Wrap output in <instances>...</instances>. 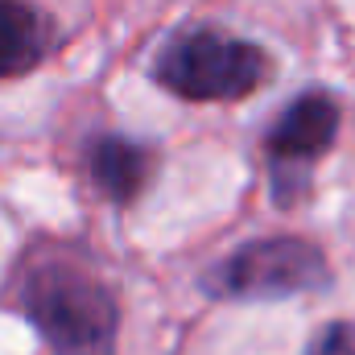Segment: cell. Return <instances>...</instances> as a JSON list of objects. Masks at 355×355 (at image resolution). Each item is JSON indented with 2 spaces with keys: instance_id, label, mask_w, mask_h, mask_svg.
<instances>
[{
  "instance_id": "obj_4",
  "label": "cell",
  "mask_w": 355,
  "mask_h": 355,
  "mask_svg": "<svg viewBox=\"0 0 355 355\" xmlns=\"http://www.w3.org/2000/svg\"><path fill=\"white\" fill-rule=\"evenodd\" d=\"M335 137H339V103L327 91H302L272 120L265 137V153L277 207H293L306 194L314 162L335 145Z\"/></svg>"
},
{
  "instance_id": "obj_1",
  "label": "cell",
  "mask_w": 355,
  "mask_h": 355,
  "mask_svg": "<svg viewBox=\"0 0 355 355\" xmlns=\"http://www.w3.org/2000/svg\"><path fill=\"white\" fill-rule=\"evenodd\" d=\"M21 314L54 355H116L120 310L112 289L87 268L46 261L21 289Z\"/></svg>"
},
{
  "instance_id": "obj_2",
  "label": "cell",
  "mask_w": 355,
  "mask_h": 355,
  "mask_svg": "<svg viewBox=\"0 0 355 355\" xmlns=\"http://www.w3.org/2000/svg\"><path fill=\"white\" fill-rule=\"evenodd\" d=\"M153 75L182 99H244L268 79V54L219 29H186L166 42Z\"/></svg>"
},
{
  "instance_id": "obj_5",
  "label": "cell",
  "mask_w": 355,
  "mask_h": 355,
  "mask_svg": "<svg viewBox=\"0 0 355 355\" xmlns=\"http://www.w3.org/2000/svg\"><path fill=\"white\" fill-rule=\"evenodd\" d=\"M149 170H153V149H145L141 141L107 132L91 145V178L99 194L112 202H132L145 190Z\"/></svg>"
},
{
  "instance_id": "obj_6",
  "label": "cell",
  "mask_w": 355,
  "mask_h": 355,
  "mask_svg": "<svg viewBox=\"0 0 355 355\" xmlns=\"http://www.w3.org/2000/svg\"><path fill=\"white\" fill-rule=\"evenodd\" d=\"M46 54L42 21L25 0H0V79L25 75Z\"/></svg>"
},
{
  "instance_id": "obj_7",
  "label": "cell",
  "mask_w": 355,
  "mask_h": 355,
  "mask_svg": "<svg viewBox=\"0 0 355 355\" xmlns=\"http://www.w3.org/2000/svg\"><path fill=\"white\" fill-rule=\"evenodd\" d=\"M306 355H355V335L352 327H343V322H331L314 343H310V352Z\"/></svg>"
},
{
  "instance_id": "obj_3",
  "label": "cell",
  "mask_w": 355,
  "mask_h": 355,
  "mask_svg": "<svg viewBox=\"0 0 355 355\" xmlns=\"http://www.w3.org/2000/svg\"><path fill=\"white\" fill-rule=\"evenodd\" d=\"M331 285V265L318 244L297 236H268L236 248L202 277V289L223 302H277L318 293Z\"/></svg>"
}]
</instances>
